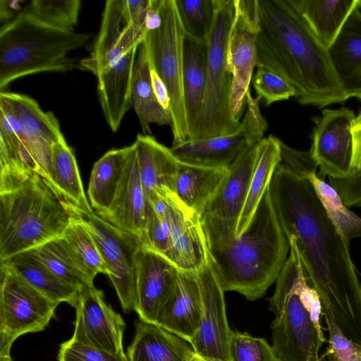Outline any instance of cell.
Returning <instances> with one entry per match:
<instances>
[{
    "label": "cell",
    "instance_id": "6da1fadb",
    "mask_svg": "<svg viewBox=\"0 0 361 361\" xmlns=\"http://www.w3.org/2000/svg\"><path fill=\"white\" fill-rule=\"evenodd\" d=\"M268 191L283 232L295 238L324 317L361 347V282L349 243L331 223L308 179L298 178L278 164Z\"/></svg>",
    "mask_w": 361,
    "mask_h": 361
},
{
    "label": "cell",
    "instance_id": "7a4b0ae2",
    "mask_svg": "<svg viewBox=\"0 0 361 361\" xmlns=\"http://www.w3.org/2000/svg\"><path fill=\"white\" fill-rule=\"evenodd\" d=\"M257 68L269 70L295 90L302 105L319 109L348 99L328 49L313 33L292 0H257Z\"/></svg>",
    "mask_w": 361,
    "mask_h": 361
},
{
    "label": "cell",
    "instance_id": "3957f363",
    "mask_svg": "<svg viewBox=\"0 0 361 361\" xmlns=\"http://www.w3.org/2000/svg\"><path fill=\"white\" fill-rule=\"evenodd\" d=\"M80 0H33L0 30V90L20 78L44 72L66 73L70 57L91 34L78 32Z\"/></svg>",
    "mask_w": 361,
    "mask_h": 361
},
{
    "label": "cell",
    "instance_id": "277c9868",
    "mask_svg": "<svg viewBox=\"0 0 361 361\" xmlns=\"http://www.w3.org/2000/svg\"><path fill=\"white\" fill-rule=\"evenodd\" d=\"M289 250L267 189L246 230L208 253L224 292L235 291L252 301L276 281Z\"/></svg>",
    "mask_w": 361,
    "mask_h": 361
},
{
    "label": "cell",
    "instance_id": "5b68a950",
    "mask_svg": "<svg viewBox=\"0 0 361 361\" xmlns=\"http://www.w3.org/2000/svg\"><path fill=\"white\" fill-rule=\"evenodd\" d=\"M142 42V36L123 18L119 1H106L92 51L78 67L97 78L99 104L113 132L119 128L132 105L133 74Z\"/></svg>",
    "mask_w": 361,
    "mask_h": 361
},
{
    "label": "cell",
    "instance_id": "8992f818",
    "mask_svg": "<svg viewBox=\"0 0 361 361\" xmlns=\"http://www.w3.org/2000/svg\"><path fill=\"white\" fill-rule=\"evenodd\" d=\"M70 221L61 200L35 173L0 194V262L60 237Z\"/></svg>",
    "mask_w": 361,
    "mask_h": 361
},
{
    "label": "cell",
    "instance_id": "52a82bcc",
    "mask_svg": "<svg viewBox=\"0 0 361 361\" xmlns=\"http://www.w3.org/2000/svg\"><path fill=\"white\" fill-rule=\"evenodd\" d=\"M290 254L277 279L270 310L276 316L271 324L272 347L280 361H322L319 350L326 342L320 324L300 297L307 281L295 238H288Z\"/></svg>",
    "mask_w": 361,
    "mask_h": 361
},
{
    "label": "cell",
    "instance_id": "ba28073f",
    "mask_svg": "<svg viewBox=\"0 0 361 361\" xmlns=\"http://www.w3.org/2000/svg\"><path fill=\"white\" fill-rule=\"evenodd\" d=\"M214 18L207 38V78L199 117L187 140L231 134L240 121L231 114L233 75L228 62V41L235 15L234 0H214Z\"/></svg>",
    "mask_w": 361,
    "mask_h": 361
},
{
    "label": "cell",
    "instance_id": "9c48e42d",
    "mask_svg": "<svg viewBox=\"0 0 361 361\" xmlns=\"http://www.w3.org/2000/svg\"><path fill=\"white\" fill-rule=\"evenodd\" d=\"M161 23L147 31L142 43L150 67L164 82L170 98L173 145L188 138L183 86V41L186 35L176 0H161Z\"/></svg>",
    "mask_w": 361,
    "mask_h": 361
},
{
    "label": "cell",
    "instance_id": "30bf717a",
    "mask_svg": "<svg viewBox=\"0 0 361 361\" xmlns=\"http://www.w3.org/2000/svg\"><path fill=\"white\" fill-rule=\"evenodd\" d=\"M61 201L70 216L79 221L94 240L123 310L126 312L135 310L136 257L142 247L139 236L109 223L94 210Z\"/></svg>",
    "mask_w": 361,
    "mask_h": 361
},
{
    "label": "cell",
    "instance_id": "8fae6325",
    "mask_svg": "<svg viewBox=\"0 0 361 361\" xmlns=\"http://www.w3.org/2000/svg\"><path fill=\"white\" fill-rule=\"evenodd\" d=\"M264 138L246 149L230 166L220 190L200 214L208 249L236 238L237 224Z\"/></svg>",
    "mask_w": 361,
    "mask_h": 361
},
{
    "label": "cell",
    "instance_id": "7c38bea8",
    "mask_svg": "<svg viewBox=\"0 0 361 361\" xmlns=\"http://www.w3.org/2000/svg\"><path fill=\"white\" fill-rule=\"evenodd\" d=\"M259 99L247 94V109L238 129L222 136L186 140L172 145V153L180 163L229 169L250 147L264 137L267 123L261 114Z\"/></svg>",
    "mask_w": 361,
    "mask_h": 361
},
{
    "label": "cell",
    "instance_id": "4fadbf2b",
    "mask_svg": "<svg viewBox=\"0 0 361 361\" xmlns=\"http://www.w3.org/2000/svg\"><path fill=\"white\" fill-rule=\"evenodd\" d=\"M59 305L1 264L0 330L17 338L44 331Z\"/></svg>",
    "mask_w": 361,
    "mask_h": 361
},
{
    "label": "cell",
    "instance_id": "5bb4252c",
    "mask_svg": "<svg viewBox=\"0 0 361 361\" xmlns=\"http://www.w3.org/2000/svg\"><path fill=\"white\" fill-rule=\"evenodd\" d=\"M20 125V137L27 161L35 173L48 182L54 145L65 141L59 122L51 111L25 94L2 91Z\"/></svg>",
    "mask_w": 361,
    "mask_h": 361
},
{
    "label": "cell",
    "instance_id": "9a60e30c",
    "mask_svg": "<svg viewBox=\"0 0 361 361\" xmlns=\"http://www.w3.org/2000/svg\"><path fill=\"white\" fill-rule=\"evenodd\" d=\"M234 3L235 15L228 36V62L233 75L231 111L234 118L240 121L257 64V0H234Z\"/></svg>",
    "mask_w": 361,
    "mask_h": 361
},
{
    "label": "cell",
    "instance_id": "2e32d148",
    "mask_svg": "<svg viewBox=\"0 0 361 361\" xmlns=\"http://www.w3.org/2000/svg\"><path fill=\"white\" fill-rule=\"evenodd\" d=\"M355 115L342 107L324 109L312 117L314 126L310 149L319 168V174L333 179L347 178L352 172L353 142L351 127Z\"/></svg>",
    "mask_w": 361,
    "mask_h": 361
},
{
    "label": "cell",
    "instance_id": "e0dca14e",
    "mask_svg": "<svg viewBox=\"0 0 361 361\" xmlns=\"http://www.w3.org/2000/svg\"><path fill=\"white\" fill-rule=\"evenodd\" d=\"M202 314L197 331L190 342L198 355L214 361H231L230 338L224 301V290L209 257L207 264L197 273Z\"/></svg>",
    "mask_w": 361,
    "mask_h": 361
},
{
    "label": "cell",
    "instance_id": "ac0fdd59",
    "mask_svg": "<svg viewBox=\"0 0 361 361\" xmlns=\"http://www.w3.org/2000/svg\"><path fill=\"white\" fill-rule=\"evenodd\" d=\"M75 308V341L112 353H123L125 322L104 299V293L93 286L79 292Z\"/></svg>",
    "mask_w": 361,
    "mask_h": 361
},
{
    "label": "cell",
    "instance_id": "d6986e66",
    "mask_svg": "<svg viewBox=\"0 0 361 361\" xmlns=\"http://www.w3.org/2000/svg\"><path fill=\"white\" fill-rule=\"evenodd\" d=\"M161 197L166 204L170 221V261L180 271L197 273L207 264L209 257L200 216L175 192H167Z\"/></svg>",
    "mask_w": 361,
    "mask_h": 361
},
{
    "label": "cell",
    "instance_id": "ffe728a7",
    "mask_svg": "<svg viewBox=\"0 0 361 361\" xmlns=\"http://www.w3.org/2000/svg\"><path fill=\"white\" fill-rule=\"evenodd\" d=\"M178 269L166 257L141 247L136 257L135 311L140 319L154 324L174 286Z\"/></svg>",
    "mask_w": 361,
    "mask_h": 361
},
{
    "label": "cell",
    "instance_id": "44dd1931",
    "mask_svg": "<svg viewBox=\"0 0 361 361\" xmlns=\"http://www.w3.org/2000/svg\"><path fill=\"white\" fill-rule=\"evenodd\" d=\"M202 314L197 273L178 269L172 290L160 307L154 324L190 343L199 329Z\"/></svg>",
    "mask_w": 361,
    "mask_h": 361
},
{
    "label": "cell",
    "instance_id": "7402d4cb",
    "mask_svg": "<svg viewBox=\"0 0 361 361\" xmlns=\"http://www.w3.org/2000/svg\"><path fill=\"white\" fill-rule=\"evenodd\" d=\"M133 144L147 202H154L169 192L176 193L179 161L171 148L147 134H138Z\"/></svg>",
    "mask_w": 361,
    "mask_h": 361
},
{
    "label": "cell",
    "instance_id": "603a6c76",
    "mask_svg": "<svg viewBox=\"0 0 361 361\" xmlns=\"http://www.w3.org/2000/svg\"><path fill=\"white\" fill-rule=\"evenodd\" d=\"M147 200L140 176L135 145L130 150L123 175L109 211L101 217L114 226L139 237L144 228Z\"/></svg>",
    "mask_w": 361,
    "mask_h": 361
},
{
    "label": "cell",
    "instance_id": "cb8c5ba5",
    "mask_svg": "<svg viewBox=\"0 0 361 361\" xmlns=\"http://www.w3.org/2000/svg\"><path fill=\"white\" fill-rule=\"evenodd\" d=\"M338 80L348 98L361 91V11L349 16L338 35L328 48Z\"/></svg>",
    "mask_w": 361,
    "mask_h": 361
},
{
    "label": "cell",
    "instance_id": "d4e9b609",
    "mask_svg": "<svg viewBox=\"0 0 361 361\" xmlns=\"http://www.w3.org/2000/svg\"><path fill=\"white\" fill-rule=\"evenodd\" d=\"M188 343L154 324L139 319L126 355L128 361H188L193 350Z\"/></svg>",
    "mask_w": 361,
    "mask_h": 361
},
{
    "label": "cell",
    "instance_id": "484cf974",
    "mask_svg": "<svg viewBox=\"0 0 361 361\" xmlns=\"http://www.w3.org/2000/svg\"><path fill=\"white\" fill-rule=\"evenodd\" d=\"M183 51V96L189 137L199 117L205 94L207 78V39H198L186 35Z\"/></svg>",
    "mask_w": 361,
    "mask_h": 361
},
{
    "label": "cell",
    "instance_id": "4316f807",
    "mask_svg": "<svg viewBox=\"0 0 361 361\" xmlns=\"http://www.w3.org/2000/svg\"><path fill=\"white\" fill-rule=\"evenodd\" d=\"M228 169L211 168L179 162L175 192L179 200L199 216L216 195Z\"/></svg>",
    "mask_w": 361,
    "mask_h": 361
},
{
    "label": "cell",
    "instance_id": "83f0119b",
    "mask_svg": "<svg viewBox=\"0 0 361 361\" xmlns=\"http://www.w3.org/2000/svg\"><path fill=\"white\" fill-rule=\"evenodd\" d=\"M52 301L75 307L79 290L57 276L31 250L16 254L2 262Z\"/></svg>",
    "mask_w": 361,
    "mask_h": 361
},
{
    "label": "cell",
    "instance_id": "f1b7e54d",
    "mask_svg": "<svg viewBox=\"0 0 361 361\" xmlns=\"http://www.w3.org/2000/svg\"><path fill=\"white\" fill-rule=\"evenodd\" d=\"M313 33L328 49L361 0H292Z\"/></svg>",
    "mask_w": 361,
    "mask_h": 361
},
{
    "label": "cell",
    "instance_id": "f546056e",
    "mask_svg": "<svg viewBox=\"0 0 361 361\" xmlns=\"http://www.w3.org/2000/svg\"><path fill=\"white\" fill-rule=\"evenodd\" d=\"M130 146L106 152L93 165L87 195L94 212L102 216L111 207L121 183Z\"/></svg>",
    "mask_w": 361,
    "mask_h": 361
},
{
    "label": "cell",
    "instance_id": "4dcf8cb0",
    "mask_svg": "<svg viewBox=\"0 0 361 361\" xmlns=\"http://www.w3.org/2000/svg\"><path fill=\"white\" fill-rule=\"evenodd\" d=\"M151 68L144 44L137 49L134 66L132 85V105L145 133H150L149 125H171V114L165 110L157 100L154 94Z\"/></svg>",
    "mask_w": 361,
    "mask_h": 361
},
{
    "label": "cell",
    "instance_id": "1f68e13d",
    "mask_svg": "<svg viewBox=\"0 0 361 361\" xmlns=\"http://www.w3.org/2000/svg\"><path fill=\"white\" fill-rule=\"evenodd\" d=\"M47 183L61 200L93 210L85 192L75 154L66 140L54 145L50 178Z\"/></svg>",
    "mask_w": 361,
    "mask_h": 361
},
{
    "label": "cell",
    "instance_id": "d6a6232c",
    "mask_svg": "<svg viewBox=\"0 0 361 361\" xmlns=\"http://www.w3.org/2000/svg\"><path fill=\"white\" fill-rule=\"evenodd\" d=\"M280 158V140L272 135L264 138L251 178L245 202L237 224L236 238L247 228L262 198L268 189Z\"/></svg>",
    "mask_w": 361,
    "mask_h": 361
},
{
    "label": "cell",
    "instance_id": "836d02e7",
    "mask_svg": "<svg viewBox=\"0 0 361 361\" xmlns=\"http://www.w3.org/2000/svg\"><path fill=\"white\" fill-rule=\"evenodd\" d=\"M30 250L57 276L79 291L94 286V281L73 256L61 235Z\"/></svg>",
    "mask_w": 361,
    "mask_h": 361
},
{
    "label": "cell",
    "instance_id": "e575fe53",
    "mask_svg": "<svg viewBox=\"0 0 361 361\" xmlns=\"http://www.w3.org/2000/svg\"><path fill=\"white\" fill-rule=\"evenodd\" d=\"M331 223L347 241L361 238V217L345 206L336 189L316 174L308 179Z\"/></svg>",
    "mask_w": 361,
    "mask_h": 361
},
{
    "label": "cell",
    "instance_id": "d590c367",
    "mask_svg": "<svg viewBox=\"0 0 361 361\" xmlns=\"http://www.w3.org/2000/svg\"><path fill=\"white\" fill-rule=\"evenodd\" d=\"M139 238L143 248L170 261L171 226L166 204L161 197L152 202H147L145 226Z\"/></svg>",
    "mask_w": 361,
    "mask_h": 361
},
{
    "label": "cell",
    "instance_id": "8d00e7d4",
    "mask_svg": "<svg viewBox=\"0 0 361 361\" xmlns=\"http://www.w3.org/2000/svg\"><path fill=\"white\" fill-rule=\"evenodd\" d=\"M35 174L21 148L0 129V194L17 189Z\"/></svg>",
    "mask_w": 361,
    "mask_h": 361
},
{
    "label": "cell",
    "instance_id": "74e56055",
    "mask_svg": "<svg viewBox=\"0 0 361 361\" xmlns=\"http://www.w3.org/2000/svg\"><path fill=\"white\" fill-rule=\"evenodd\" d=\"M61 237L93 281L99 273L106 275V268L94 240L79 221L71 216Z\"/></svg>",
    "mask_w": 361,
    "mask_h": 361
},
{
    "label": "cell",
    "instance_id": "f35d334b",
    "mask_svg": "<svg viewBox=\"0 0 361 361\" xmlns=\"http://www.w3.org/2000/svg\"><path fill=\"white\" fill-rule=\"evenodd\" d=\"M176 4L186 35L206 40L214 22V0H176Z\"/></svg>",
    "mask_w": 361,
    "mask_h": 361
},
{
    "label": "cell",
    "instance_id": "ab89813d",
    "mask_svg": "<svg viewBox=\"0 0 361 361\" xmlns=\"http://www.w3.org/2000/svg\"><path fill=\"white\" fill-rule=\"evenodd\" d=\"M229 351L231 361H280L265 339L247 333L231 331Z\"/></svg>",
    "mask_w": 361,
    "mask_h": 361
},
{
    "label": "cell",
    "instance_id": "60d3db41",
    "mask_svg": "<svg viewBox=\"0 0 361 361\" xmlns=\"http://www.w3.org/2000/svg\"><path fill=\"white\" fill-rule=\"evenodd\" d=\"M251 82L257 98L263 99L266 106L294 97L295 94V90L286 80L264 68H257Z\"/></svg>",
    "mask_w": 361,
    "mask_h": 361
},
{
    "label": "cell",
    "instance_id": "b9f144b4",
    "mask_svg": "<svg viewBox=\"0 0 361 361\" xmlns=\"http://www.w3.org/2000/svg\"><path fill=\"white\" fill-rule=\"evenodd\" d=\"M58 361H128L126 354L112 353L70 339L61 344Z\"/></svg>",
    "mask_w": 361,
    "mask_h": 361
},
{
    "label": "cell",
    "instance_id": "7bdbcfd3",
    "mask_svg": "<svg viewBox=\"0 0 361 361\" xmlns=\"http://www.w3.org/2000/svg\"><path fill=\"white\" fill-rule=\"evenodd\" d=\"M279 165L300 179H309L318 167L311 150L295 149L280 140Z\"/></svg>",
    "mask_w": 361,
    "mask_h": 361
},
{
    "label": "cell",
    "instance_id": "ee69618b",
    "mask_svg": "<svg viewBox=\"0 0 361 361\" xmlns=\"http://www.w3.org/2000/svg\"><path fill=\"white\" fill-rule=\"evenodd\" d=\"M324 320L329 336L328 361H361V347L347 339L331 319Z\"/></svg>",
    "mask_w": 361,
    "mask_h": 361
},
{
    "label": "cell",
    "instance_id": "f6af8a7d",
    "mask_svg": "<svg viewBox=\"0 0 361 361\" xmlns=\"http://www.w3.org/2000/svg\"><path fill=\"white\" fill-rule=\"evenodd\" d=\"M120 4L126 22L145 36L150 0H120Z\"/></svg>",
    "mask_w": 361,
    "mask_h": 361
},
{
    "label": "cell",
    "instance_id": "bcb514c9",
    "mask_svg": "<svg viewBox=\"0 0 361 361\" xmlns=\"http://www.w3.org/2000/svg\"><path fill=\"white\" fill-rule=\"evenodd\" d=\"M351 133L353 142L352 173L361 171V109L353 121Z\"/></svg>",
    "mask_w": 361,
    "mask_h": 361
},
{
    "label": "cell",
    "instance_id": "7dc6e473",
    "mask_svg": "<svg viewBox=\"0 0 361 361\" xmlns=\"http://www.w3.org/2000/svg\"><path fill=\"white\" fill-rule=\"evenodd\" d=\"M150 68L152 83L156 97L161 106L170 112V98L167 88L156 71L151 67Z\"/></svg>",
    "mask_w": 361,
    "mask_h": 361
},
{
    "label": "cell",
    "instance_id": "c3c4849f",
    "mask_svg": "<svg viewBox=\"0 0 361 361\" xmlns=\"http://www.w3.org/2000/svg\"><path fill=\"white\" fill-rule=\"evenodd\" d=\"M16 336L0 330V361H13L11 349Z\"/></svg>",
    "mask_w": 361,
    "mask_h": 361
},
{
    "label": "cell",
    "instance_id": "681fc988",
    "mask_svg": "<svg viewBox=\"0 0 361 361\" xmlns=\"http://www.w3.org/2000/svg\"><path fill=\"white\" fill-rule=\"evenodd\" d=\"M188 361H214V360H210L206 359L204 357H202L198 355L197 354H196L194 352V350H192L188 355Z\"/></svg>",
    "mask_w": 361,
    "mask_h": 361
},
{
    "label": "cell",
    "instance_id": "f907efd6",
    "mask_svg": "<svg viewBox=\"0 0 361 361\" xmlns=\"http://www.w3.org/2000/svg\"><path fill=\"white\" fill-rule=\"evenodd\" d=\"M351 97H355L358 99L359 100H361V91L353 94Z\"/></svg>",
    "mask_w": 361,
    "mask_h": 361
}]
</instances>
